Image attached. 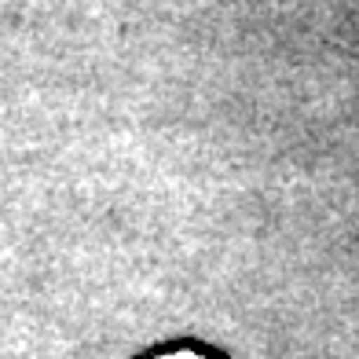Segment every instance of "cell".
Wrapping results in <instances>:
<instances>
[{
  "instance_id": "1",
  "label": "cell",
  "mask_w": 359,
  "mask_h": 359,
  "mask_svg": "<svg viewBox=\"0 0 359 359\" xmlns=\"http://www.w3.org/2000/svg\"><path fill=\"white\" fill-rule=\"evenodd\" d=\"M143 359H220L213 352H205L198 345H172V348H158V352H147Z\"/></svg>"
}]
</instances>
